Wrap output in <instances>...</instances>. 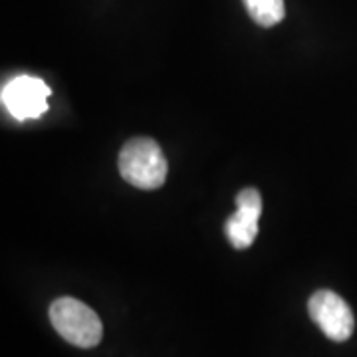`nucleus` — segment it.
<instances>
[{"mask_svg":"<svg viewBox=\"0 0 357 357\" xmlns=\"http://www.w3.org/2000/svg\"><path fill=\"white\" fill-rule=\"evenodd\" d=\"M119 173L141 191H155L165 183L169 165L159 143L151 137L129 139L119 151Z\"/></svg>","mask_w":357,"mask_h":357,"instance_id":"1","label":"nucleus"},{"mask_svg":"<svg viewBox=\"0 0 357 357\" xmlns=\"http://www.w3.org/2000/svg\"><path fill=\"white\" fill-rule=\"evenodd\" d=\"M50 88L40 79L32 76H18L10 79L2 88V105L8 109L14 119H36L48 109Z\"/></svg>","mask_w":357,"mask_h":357,"instance_id":"4","label":"nucleus"},{"mask_svg":"<svg viewBox=\"0 0 357 357\" xmlns=\"http://www.w3.org/2000/svg\"><path fill=\"white\" fill-rule=\"evenodd\" d=\"M246 10L256 24L262 28H272L280 24L286 16L284 0H243Z\"/></svg>","mask_w":357,"mask_h":357,"instance_id":"6","label":"nucleus"},{"mask_svg":"<svg viewBox=\"0 0 357 357\" xmlns=\"http://www.w3.org/2000/svg\"><path fill=\"white\" fill-rule=\"evenodd\" d=\"M262 215L260 192L248 187L236 195V213L227 220L225 232L230 244L238 250L250 248L258 234V218Z\"/></svg>","mask_w":357,"mask_h":357,"instance_id":"5","label":"nucleus"},{"mask_svg":"<svg viewBox=\"0 0 357 357\" xmlns=\"http://www.w3.org/2000/svg\"><path fill=\"white\" fill-rule=\"evenodd\" d=\"M50 321L54 330L68 344L77 347H96L102 342L103 326L100 316L76 298H58L50 306Z\"/></svg>","mask_w":357,"mask_h":357,"instance_id":"2","label":"nucleus"},{"mask_svg":"<svg viewBox=\"0 0 357 357\" xmlns=\"http://www.w3.org/2000/svg\"><path fill=\"white\" fill-rule=\"evenodd\" d=\"M310 318L332 342H347L356 330V318L349 304L332 290H318L307 300Z\"/></svg>","mask_w":357,"mask_h":357,"instance_id":"3","label":"nucleus"}]
</instances>
